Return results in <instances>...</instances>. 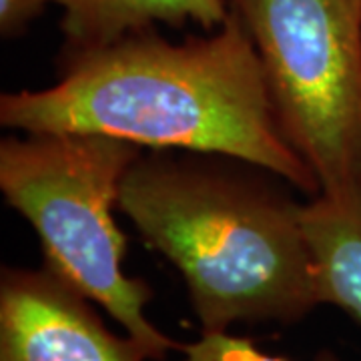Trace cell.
<instances>
[{
  "mask_svg": "<svg viewBox=\"0 0 361 361\" xmlns=\"http://www.w3.org/2000/svg\"><path fill=\"white\" fill-rule=\"evenodd\" d=\"M63 63L51 89L2 94L4 127L225 155L322 193L283 137L255 42L233 13L207 39L175 44L147 28L103 49L65 52Z\"/></svg>",
  "mask_w": 361,
  "mask_h": 361,
  "instance_id": "6da1fadb",
  "label": "cell"
},
{
  "mask_svg": "<svg viewBox=\"0 0 361 361\" xmlns=\"http://www.w3.org/2000/svg\"><path fill=\"white\" fill-rule=\"evenodd\" d=\"M118 209L180 271L203 334L295 323L319 305L301 207L227 169L139 157Z\"/></svg>",
  "mask_w": 361,
  "mask_h": 361,
  "instance_id": "7a4b0ae2",
  "label": "cell"
},
{
  "mask_svg": "<svg viewBox=\"0 0 361 361\" xmlns=\"http://www.w3.org/2000/svg\"><path fill=\"white\" fill-rule=\"evenodd\" d=\"M139 157V145L99 133H26L0 142V189L39 235L44 267L99 303L149 360L163 361L183 343L145 317L153 291L123 271L127 237L113 219Z\"/></svg>",
  "mask_w": 361,
  "mask_h": 361,
  "instance_id": "3957f363",
  "label": "cell"
},
{
  "mask_svg": "<svg viewBox=\"0 0 361 361\" xmlns=\"http://www.w3.org/2000/svg\"><path fill=\"white\" fill-rule=\"evenodd\" d=\"M319 195L361 189V0H227Z\"/></svg>",
  "mask_w": 361,
  "mask_h": 361,
  "instance_id": "277c9868",
  "label": "cell"
},
{
  "mask_svg": "<svg viewBox=\"0 0 361 361\" xmlns=\"http://www.w3.org/2000/svg\"><path fill=\"white\" fill-rule=\"evenodd\" d=\"M142 348L109 331L89 299L52 271L2 269L0 361H147Z\"/></svg>",
  "mask_w": 361,
  "mask_h": 361,
  "instance_id": "5b68a950",
  "label": "cell"
},
{
  "mask_svg": "<svg viewBox=\"0 0 361 361\" xmlns=\"http://www.w3.org/2000/svg\"><path fill=\"white\" fill-rule=\"evenodd\" d=\"M319 303H331L361 325V189L317 195L301 207Z\"/></svg>",
  "mask_w": 361,
  "mask_h": 361,
  "instance_id": "8992f818",
  "label": "cell"
},
{
  "mask_svg": "<svg viewBox=\"0 0 361 361\" xmlns=\"http://www.w3.org/2000/svg\"><path fill=\"white\" fill-rule=\"evenodd\" d=\"M65 11V52H85L115 44L155 23H197L207 30L229 18L227 0H49Z\"/></svg>",
  "mask_w": 361,
  "mask_h": 361,
  "instance_id": "52a82bcc",
  "label": "cell"
},
{
  "mask_svg": "<svg viewBox=\"0 0 361 361\" xmlns=\"http://www.w3.org/2000/svg\"><path fill=\"white\" fill-rule=\"evenodd\" d=\"M183 353V361H287L285 357H275L259 351L251 339L229 336L227 331L203 334L195 343H185ZM319 361L339 360L331 353H323Z\"/></svg>",
  "mask_w": 361,
  "mask_h": 361,
  "instance_id": "ba28073f",
  "label": "cell"
},
{
  "mask_svg": "<svg viewBox=\"0 0 361 361\" xmlns=\"http://www.w3.org/2000/svg\"><path fill=\"white\" fill-rule=\"evenodd\" d=\"M49 0H0V35L14 39L39 18Z\"/></svg>",
  "mask_w": 361,
  "mask_h": 361,
  "instance_id": "9c48e42d",
  "label": "cell"
}]
</instances>
